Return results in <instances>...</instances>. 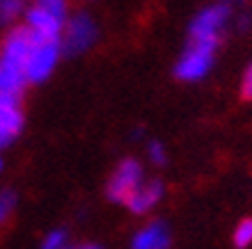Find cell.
Here are the masks:
<instances>
[{
	"instance_id": "6da1fadb",
	"label": "cell",
	"mask_w": 252,
	"mask_h": 249,
	"mask_svg": "<svg viewBox=\"0 0 252 249\" xmlns=\"http://www.w3.org/2000/svg\"><path fill=\"white\" fill-rule=\"evenodd\" d=\"M32 51V34L26 26L7 34L0 46V94L19 96L28 85L26 62Z\"/></svg>"
},
{
	"instance_id": "7a4b0ae2",
	"label": "cell",
	"mask_w": 252,
	"mask_h": 249,
	"mask_svg": "<svg viewBox=\"0 0 252 249\" xmlns=\"http://www.w3.org/2000/svg\"><path fill=\"white\" fill-rule=\"evenodd\" d=\"M66 14V0H34V5L26 12V28L34 39H60Z\"/></svg>"
},
{
	"instance_id": "3957f363",
	"label": "cell",
	"mask_w": 252,
	"mask_h": 249,
	"mask_svg": "<svg viewBox=\"0 0 252 249\" xmlns=\"http://www.w3.org/2000/svg\"><path fill=\"white\" fill-rule=\"evenodd\" d=\"M218 48V41L213 39H188V46L181 59L174 66L177 78L184 83L202 80L213 66V53Z\"/></svg>"
},
{
	"instance_id": "277c9868",
	"label": "cell",
	"mask_w": 252,
	"mask_h": 249,
	"mask_svg": "<svg viewBox=\"0 0 252 249\" xmlns=\"http://www.w3.org/2000/svg\"><path fill=\"white\" fill-rule=\"evenodd\" d=\"M62 55L60 39H34L32 37V51L26 62V78L28 83H44L58 66V59Z\"/></svg>"
},
{
	"instance_id": "5b68a950",
	"label": "cell",
	"mask_w": 252,
	"mask_h": 249,
	"mask_svg": "<svg viewBox=\"0 0 252 249\" xmlns=\"http://www.w3.org/2000/svg\"><path fill=\"white\" fill-rule=\"evenodd\" d=\"M96 26H94L92 16L87 14H78L71 21H66L64 32L60 37V46H62V55L76 57L80 53H85L87 48L96 41Z\"/></svg>"
},
{
	"instance_id": "8992f818",
	"label": "cell",
	"mask_w": 252,
	"mask_h": 249,
	"mask_svg": "<svg viewBox=\"0 0 252 249\" xmlns=\"http://www.w3.org/2000/svg\"><path fill=\"white\" fill-rule=\"evenodd\" d=\"M140 185H142V165L133 158H126L113 171V176L108 181L106 194L115 203H126Z\"/></svg>"
},
{
	"instance_id": "52a82bcc",
	"label": "cell",
	"mask_w": 252,
	"mask_h": 249,
	"mask_svg": "<svg viewBox=\"0 0 252 249\" xmlns=\"http://www.w3.org/2000/svg\"><path fill=\"white\" fill-rule=\"evenodd\" d=\"M227 21H229V7L218 2V5H211V7H206V9H202V12L192 19L188 34H190V39L218 41L222 28L227 26Z\"/></svg>"
},
{
	"instance_id": "ba28073f",
	"label": "cell",
	"mask_w": 252,
	"mask_h": 249,
	"mask_svg": "<svg viewBox=\"0 0 252 249\" xmlns=\"http://www.w3.org/2000/svg\"><path fill=\"white\" fill-rule=\"evenodd\" d=\"M23 128V112L19 105V96L0 94V149L7 146Z\"/></svg>"
},
{
	"instance_id": "9c48e42d",
	"label": "cell",
	"mask_w": 252,
	"mask_h": 249,
	"mask_svg": "<svg viewBox=\"0 0 252 249\" xmlns=\"http://www.w3.org/2000/svg\"><path fill=\"white\" fill-rule=\"evenodd\" d=\"M163 192H165V188H163V183H160V181H147V183H142L138 190L133 192L131 199L126 201V206H128V210H131V213L142 215V213L152 210L154 206L163 199Z\"/></svg>"
},
{
	"instance_id": "30bf717a",
	"label": "cell",
	"mask_w": 252,
	"mask_h": 249,
	"mask_svg": "<svg viewBox=\"0 0 252 249\" xmlns=\"http://www.w3.org/2000/svg\"><path fill=\"white\" fill-rule=\"evenodd\" d=\"M167 245H170V236H167L165 224L152 222L135 233L131 247L133 249H167Z\"/></svg>"
},
{
	"instance_id": "8fae6325",
	"label": "cell",
	"mask_w": 252,
	"mask_h": 249,
	"mask_svg": "<svg viewBox=\"0 0 252 249\" xmlns=\"http://www.w3.org/2000/svg\"><path fill=\"white\" fill-rule=\"evenodd\" d=\"M252 243V220H241L236 224V229H234V245L239 249H246L248 245Z\"/></svg>"
},
{
	"instance_id": "7c38bea8",
	"label": "cell",
	"mask_w": 252,
	"mask_h": 249,
	"mask_svg": "<svg viewBox=\"0 0 252 249\" xmlns=\"http://www.w3.org/2000/svg\"><path fill=\"white\" fill-rule=\"evenodd\" d=\"M23 12V0H0V23H9Z\"/></svg>"
},
{
	"instance_id": "4fadbf2b",
	"label": "cell",
	"mask_w": 252,
	"mask_h": 249,
	"mask_svg": "<svg viewBox=\"0 0 252 249\" xmlns=\"http://www.w3.org/2000/svg\"><path fill=\"white\" fill-rule=\"evenodd\" d=\"M16 208V192L14 190H2L0 192V224H5L9 215Z\"/></svg>"
},
{
	"instance_id": "5bb4252c",
	"label": "cell",
	"mask_w": 252,
	"mask_h": 249,
	"mask_svg": "<svg viewBox=\"0 0 252 249\" xmlns=\"http://www.w3.org/2000/svg\"><path fill=\"white\" fill-rule=\"evenodd\" d=\"M147 153H149V160H152L154 165H165L167 153H165V146L160 144V142H149Z\"/></svg>"
},
{
	"instance_id": "9a60e30c",
	"label": "cell",
	"mask_w": 252,
	"mask_h": 249,
	"mask_svg": "<svg viewBox=\"0 0 252 249\" xmlns=\"http://www.w3.org/2000/svg\"><path fill=\"white\" fill-rule=\"evenodd\" d=\"M64 247H66V233L60 229L48 233L46 240H44V249H64Z\"/></svg>"
},
{
	"instance_id": "2e32d148",
	"label": "cell",
	"mask_w": 252,
	"mask_h": 249,
	"mask_svg": "<svg viewBox=\"0 0 252 249\" xmlns=\"http://www.w3.org/2000/svg\"><path fill=\"white\" fill-rule=\"evenodd\" d=\"M241 96L246 101H252V64L248 66L246 76H243V80H241Z\"/></svg>"
},
{
	"instance_id": "e0dca14e",
	"label": "cell",
	"mask_w": 252,
	"mask_h": 249,
	"mask_svg": "<svg viewBox=\"0 0 252 249\" xmlns=\"http://www.w3.org/2000/svg\"><path fill=\"white\" fill-rule=\"evenodd\" d=\"M222 5H227V7H232V5H236V2H243V0H220Z\"/></svg>"
},
{
	"instance_id": "ac0fdd59",
	"label": "cell",
	"mask_w": 252,
	"mask_h": 249,
	"mask_svg": "<svg viewBox=\"0 0 252 249\" xmlns=\"http://www.w3.org/2000/svg\"><path fill=\"white\" fill-rule=\"evenodd\" d=\"M80 249H101V247H96V245H85V247H80Z\"/></svg>"
},
{
	"instance_id": "d6986e66",
	"label": "cell",
	"mask_w": 252,
	"mask_h": 249,
	"mask_svg": "<svg viewBox=\"0 0 252 249\" xmlns=\"http://www.w3.org/2000/svg\"><path fill=\"white\" fill-rule=\"evenodd\" d=\"M0 169H2V160H0Z\"/></svg>"
}]
</instances>
